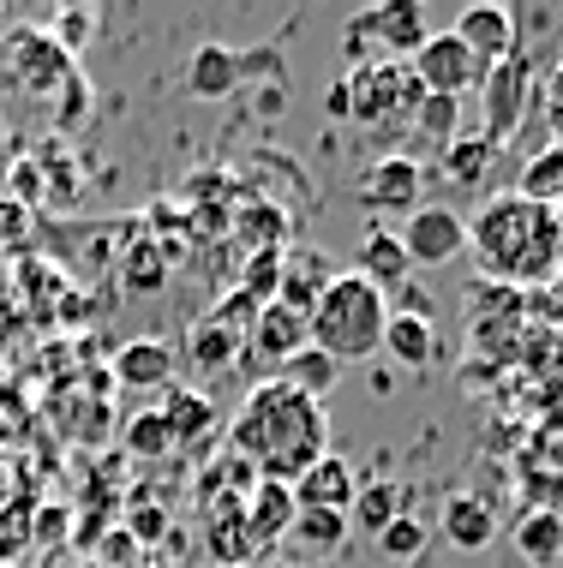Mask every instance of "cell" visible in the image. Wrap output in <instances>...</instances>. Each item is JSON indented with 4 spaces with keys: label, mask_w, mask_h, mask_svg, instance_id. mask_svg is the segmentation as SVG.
Returning <instances> with one entry per match:
<instances>
[{
    "label": "cell",
    "mask_w": 563,
    "mask_h": 568,
    "mask_svg": "<svg viewBox=\"0 0 563 568\" xmlns=\"http://www.w3.org/2000/svg\"><path fill=\"white\" fill-rule=\"evenodd\" d=\"M234 455H247L258 467V479H282L294 485L312 460L330 455V419H324V402L300 395L294 383L270 377V383H252L247 407L234 413Z\"/></svg>",
    "instance_id": "1"
},
{
    "label": "cell",
    "mask_w": 563,
    "mask_h": 568,
    "mask_svg": "<svg viewBox=\"0 0 563 568\" xmlns=\"http://www.w3.org/2000/svg\"><path fill=\"white\" fill-rule=\"evenodd\" d=\"M468 252L497 287H545L563 270V216L522 192H497L468 222Z\"/></svg>",
    "instance_id": "2"
},
{
    "label": "cell",
    "mask_w": 563,
    "mask_h": 568,
    "mask_svg": "<svg viewBox=\"0 0 563 568\" xmlns=\"http://www.w3.org/2000/svg\"><path fill=\"white\" fill-rule=\"evenodd\" d=\"M306 324H312V347H324L336 365L372 359V353L384 347V329H390V300L378 294L366 275L336 270V275H330V287L318 294Z\"/></svg>",
    "instance_id": "3"
},
{
    "label": "cell",
    "mask_w": 563,
    "mask_h": 568,
    "mask_svg": "<svg viewBox=\"0 0 563 568\" xmlns=\"http://www.w3.org/2000/svg\"><path fill=\"white\" fill-rule=\"evenodd\" d=\"M425 37H432V24H425L420 0H390V7H372L348 24L342 49L354 67H366V60H414L425 49Z\"/></svg>",
    "instance_id": "4"
},
{
    "label": "cell",
    "mask_w": 563,
    "mask_h": 568,
    "mask_svg": "<svg viewBox=\"0 0 563 568\" xmlns=\"http://www.w3.org/2000/svg\"><path fill=\"white\" fill-rule=\"evenodd\" d=\"M348 102H354V114L348 120H360V126H402V120H414L420 109V79L408 72V60H366V67H354L348 72Z\"/></svg>",
    "instance_id": "5"
},
{
    "label": "cell",
    "mask_w": 563,
    "mask_h": 568,
    "mask_svg": "<svg viewBox=\"0 0 563 568\" xmlns=\"http://www.w3.org/2000/svg\"><path fill=\"white\" fill-rule=\"evenodd\" d=\"M480 90H485V144L504 150L515 138V126H522V114L534 109L527 97H540L534 90V60H527L522 42H515V54H504L492 72H485Z\"/></svg>",
    "instance_id": "6"
},
{
    "label": "cell",
    "mask_w": 563,
    "mask_h": 568,
    "mask_svg": "<svg viewBox=\"0 0 563 568\" xmlns=\"http://www.w3.org/2000/svg\"><path fill=\"white\" fill-rule=\"evenodd\" d=\"M300 347H312V324H306V317H300L294 305H282V300L258 305V317L247 329V365H252V372H264V383H270Z\"/></svg>",
    "instance_id": "7"
},
{
    "label": "cell",
    "mask_w": 563,
    "mask_h": 568,
    "mask_svg": "<svg viewBox=\"0 0 563 568\" xmlns=\"http://www.w3.org/2000/svg\"><path fill=\"white\" fill-rule=\"evenodd\" d=\"M408 72L420 79L425 97H450V102H462L468 90H480V79H485V67L450 37V30H432V37H425V49L408 60Z\"/></svg>",
    "instance_id": "8"
},
{
    "label": "cell",
    "mask_w": 563,
    "mask_h": 568,
    "mask_svg": "<svg viewBox=\"0 0 563 568\" xmlns=\"http://www.w3.org/2000/svg\"><path fill=\"white\" fill-rule=\"evenodd\" d=\"M395 240H402V252L414 270H438V264H450V257L468 252V222L455 216L450 204H420Z\"/></svg>",
    "instance_id": "9"
},
{
    "label": "cell",
    "mask_w": 563,
    "mask_h": 568,
    "mask_svg": "<svg viewBox=\"0 0 563 568\" xmlns=\"http://www.w3.org/2000/svg\"><path fill=\"white\" fill-rule=\"evenodd\" d=\"M420 192H425V168L414 156H378L366 174H360V204L366 210H420Z\"/></svg>",
    "instance_id": "10"
},
{
    "label": "cell",
    "mask_w": 563,
    "mask_h": 568,
    "mask_svg": "<svg viewBox=\"0 0 563 568\" xmlns=\"http://www.w3.org/2000/svg\"><path fill=\"white\" fill-rule=\"evenodd\" d=\"M450 37L462 42V49L474 54L485 72H492L504 54H515V12H510V7H492V0H480V7H468L462 19L450 24Z\"/></svg>",
    "instance_id": "11"
},
{
    "label": "cell",
    "mask_w": 563,
    "mask_h": 568,
    "mask_svg": "<svg viewBox=\"0 0 563 568\" xmlns=\"http://www.w3.org/2000/svg\"><path fill=\"white\" fill-rule=\"evenodd\" d=\"M240 79H247V54H234L228 42H198L187 60V97H198V102L234 97Z\"/></svg>",
    "instance_id": "12"
},
{
    "label": "cell",
    "mask_w": 563,
    "mask_h": 568,
    "mask_svg": "<svg viewBox=\"0 0 563 568\" xmlns=\"http://www.w3.org/2000/svg\"><path fill=\"white\" fill-rule=\"evenodd\" d=\"M240 515H247V532H252V545H277L294 532V515H300V503H294V490H288L282 479H258L247 490V503H240Z\"/></svg>",
    "instance_id": "13"
},
{
    "label": "cell",
    "mask_w": 563,
    "mask_h": 568,
    "mask_svg": "<svg viewBox=\"0 0 563 568\" xmlns=\"http://www.w3.org/2000/svg\"><path fill=\"white\" fill-rule=\"evenodd\" d=\"M288 490H294L300 509H336V515H348V503H354L360 479H354V467H348L342 455H324V460H312V467L300 473Z\"/></svg>",
    "instance_id": "14"
},
{
    "label": "cell",
    "mask_w": 563,
    "mask_h": 568,
    "mask_svg": "<svg viewBox=\"0 0 563 568\" xmlns=\"http://www.w3.org/2000/svg\"><path fill=\"white\" fill-rule=\"evenodd\" d=\"M174 365H180V353L169 342L139 335V342H127L114 353V383H127V389H174Z\"/></svg>",
    "instance_id": "15"
},
{
    "label": "cell",
    "mask_w": 563,
    "mask_h": 568,
    "mask_svg": "<svg viewBox=\"0 0 563 568\" xmlns=\"http://www.w3.org/2000/svg\"><path fill=\"white\" fill-rule=\"evenodd\" d=\"M247 359V329H234V324H217V317H204L192 335H187V365L192 372H204V377H222V372H234V365Z\"/></svg>",
    "instance_id": "16"
},
{
    "label": "cell",
    "mask_w": 563,
    "mask_h": 568,
    "mask_svg": "<svg viewBox=\"0 0 563 568\" xmlns=\"http://www.w3.org/2000/svg\"><path fill=\"white\" fill-rule=\"evenodd\" d=\"M384 353L408 372H425L438 359V329H432V312H390V329H384Z\"/></svg>",
    "instance_id": "17"
},
{
    "label": "cell",
    "mask_w": 563,
    "mask_h": 568,
    "mask_svg": "<svg viewBox=\"0 0 563 568\" xmlns=\"http://www.w3.org/2000/svg\"><path fill=\"white\" fill-rule=\"evenodd\" d=\"M354 275H366V282L378 287V294L390 300V287H408V275H414V264H408L402 240L390 234V227H372L366 240H360V264Z\"/></svg>",
    "instance_id": "18"
},
{
    "label": "cell",
    "mask_w": 563,
    "mask_h": 568,
    "mask_svg": "<svg viewBox=\"0 0 563 568\" xmlns=\"http://www.w3.org/2000/svg\"><path fill=\"white\" fill-rule=\"evenodd\" d=\"M169 275H174V252L162 240L139 234L127 252H120V287H127V294H162Z\"/></svg>",
    "instance_id": "19"
},
{
    "label": "cell",
    "mask_w": 563,
    "mask_h": 568,
    "mask_svg": "<svg viewBox=\"0 0 563 568\" xmlns=\"http://www.w3.org/2000/svg\"><path fill=\"white\" fill-rule=\"evenodd\" d=\"M157 413L169 419L174 449H180V443L192 449L204 432H217V402H210L204 389H180V383H174V389H162V407H157Z\"/></svg>",
    "instance_id": "20"
},
{
    "label": "cell",
    "mask_w": 563,
    "mask_h": 568,
    "mask_svg": "<svg viewBox=\"0 0 563 568\" xmlns=\"http://www.w3.org/2000/svg\"><path fill=\"white\" fill-rule=\"evenodd\" d=\"M330 270L318 252H294V257H282V287H277V300L282 305H294L300 317H312V305H318V294L330 287Z\"/></svg>",
    "instance_id": "21"
},
{
    "label": "cell",
    "mask_w": 563,
    "mask_h": 568,
    "mask_svg": "<svg viewBox=\"0 0 563 568\" xmlns=\"http://www.w3.org/2000/svg\"><path fill=\"white\" fill-rule=\"evenodd\" d=\"M492 532H497V515H492V503L485 497H450L444 503V539L455 545V550H485L492 545Z\"/></svg>",
    "instance_id": "22"
},
{
    "label": "cell",
    "mask_w": 563,
    "mask_h": 568,
    "mask_svg": "<svg viewBox=\"0 0 563 568\" xmlns=\"http://www.w3.org/2000/svg\"><path fill=\"white\" fill-rule=\"evenodd\" d=\"M12 60H19V79L30 90H54L60 79H67V49L49 37H37V30H19V49H12Z\"/></svg>",
    "instance_id": "23"
},
{
    "label": "cell",
    "mask_w": 563,
    "mask_h": 568,
    "mask_svg": "<svg viewBox=\"0 0 563 568\" xmlns=\"http://www.w3.org/2000/svg\"><path fill=\"white\" fill-rule=\"evenodd\" d=\"M515 192L534 197V204H545V210H563V144L534 150L527 168H522V180H515Z\"/></svg>",
    "instance_id": "24"
},
{
    "label": "cell",
    "mask_w": 563,
    "mask_h": 568,
    "mask_svg": "<svg viewBox=\"0 0 563 568\" xmlns=\"http://www.w3.org/2000/svg\"><path fill=\"white\" fill-rule=\"evenodd\" d=\"M277 377H282V383H294L300 395H312V402H324V395H330V389H336V383H342V365L330 359L324 347H300L294 359H288L282 372H277Z\"/></svg>",
    "instance_id": "25"
},
{
    "label": "cell",
    "mask_w": 563,
    "mask_h": 568,
    "mask_svg": "<svg viewBox=\"0 0 563 568\" xmlns=\"http://www.w3.org/2000/svg\"><path fill=\"white\" fill-rule=\"evenodd\" d=\"M515 550H522V562L552 568V562L563 557V527H557V515H552V509H534V515L515 520Z\"/></svg>",
    "instance_id": "26"
},
{
    "label": "cell",
    "mask_w": 563,
    "mask_h": 568,
    "mask_svg": "<svg viewBox=\"0 0 563 568\" xmlns=\"http://www.w3.org/2000/svg\"><path fill=\"white\" fill-rule=\"evenodd\" d=\"M402 515V490H395V479H378V485H360L354 490V503H348V520H354L360 532H384L390 520Z\"/></svg>",
    "instance_id": "27"
},
{
    "label": "cell",
    "mask_w": 563,
    "mask_h": 568,
    "mask_svg": "<svg viewBox=\"0 0 563 568\" xmlns=\"http://www.w3.org/2000/svg\"><path fill=\"white\" fill-rule=\"evenodd\" d=\"M438 162H444V174L455 186H485V174H492V162H497V144H485V138H455Z\"/></svg>",
    "instance_id": "28"
},
{
    "label": "cell",
    "mask_w": 563,
    "mask_h": 568,
    "mask_svg": "<svg viewBox=\"0 0 563 568\" xmlns=\"http://www.w3.org/2000/svg\"><path fill=\"white\" fill-rule=\"evenodd\" d=\"M455 126H462V102H450V97H420L414 132L425 138V144H438V156L455 144Z\"/></svg>",
    "instance_id": "29"
},
{
    "label": "cell",
    "mask_w": 563,
    "mask_h": 568,
    "mask_svg": "<svg viewBox=\"0 0 563 568\" xmlns=\"http://www.w3.org/2000/svg\"><path fill=\"white\" fill-rule=\"evenodd\" d=\"M210 550H217V562H247L258 550L252 532H247V515H240V503L217 509V520H210Z\"/></svg>",
    "instance_id": "30"
},
{
    "label": "cell",
    "mask_w": 563,
    "mask_h": 568,
    "mask_svg": "<svg viewBox=\"0 0 563 568\" xmlns=\"http://www.w3.org/2000/svg\"><path fill=\"white\" fill-rule=\"evenodd\" d=\"M234 234L247 240V252H282V234H288V216L277 204H252L247 216L234 222Z\"/></svg>",
    "instance_id": "31"
},
{
    "label": "cell",
    "mask_w": 563,
    "mask_h": 568,
    "mask_svg": "<svg viewBox=\"0 0 563 568\" xmlns=\"http://www.w3.org/2000/svg\"><path fill=\"white\" fill-rule=\"evenodd\" d=\"M288 539H300L306 550H336L348 539V515H336V509H300Z\"/></svg>",
    "instance_id": "32"
},
{
    "label": "cell",
    "mask_w": 563,
    "mask_h": 568,
    "mask_svg": "<svg viewBox=\"0 0 563 568\" xmlns=\"http://www.w3.org/2000/svg\"><path fill=\"white\" fill-rule=\"evenodd\" d=\"M282 257H288V252H252V257H247V275H240V294L258 300V305L277 300V287H282Z\"/></svg>",
    "instance_id": "33"
},
{
    "label": "cell",
    "mask_w": 563,
    "mask_h": 568,
    "mask_svg": "<svg viewBox=\"0 0 563 568\" xmlns=\"http://www.w3.org/2000/svg\"><path fill=\"white\" fill-rule=\"evenodd\" d=\"M127 449H132V455H144V460L169 455V449H174V437H169V419H162L157 407H144L139 419L127 425Z\"/></svg>",
    "instance_id": "34"
},
{
    "label": "cell",
    "mask_w": 563,
    "mask_h": 568,
    "mask_svg": "<svg viewBox=\"0 0 563 568\" xmlns=\"http://www.w3.org/2000/svg\"><path fill=\"white\" fill-rule=\"evenodd\" d=\"M378 550H384V557H395V562H408V557H420L425 550V527L414 515H395L384 532H378Z\"/></svg>",
    "instance_id": "35"
},
{
    "label": "cell",
    "mask_w": 563,
    "mask_h": 568,
    "mask_svg": "<svg viewBox=\"0 0 563 568\" xmlns=\"http://www.w3.org/2000/svg\"><path fill=\"white\" fill-rule=\"evenodd\" d=\"M545 132H552V144H563V60L545 72Z\"/></svg>",
    "instance_id": "36"
},
{
    "label": "cell",
    "mask_w": 563,
    "mask_h": 568,
    "mask_svg": "<svg viewBox=\"0 0 563 568\" xmlns=\"http://www.w3.org/2000/svg\"><path fill=\"white\" fill-rule=\"evenodd\" d=\"M24 234H30L24 204H0V240H7V245H24Z\"/></svg>",
    "instance_id": "37"
},
{
    "label": "cell",
    "mask_w": 563,
    "mask_h": 568,
    "mask_svg": "<svg viewBox=\"0 0 563 568\" xmlns=\"http://www.w3.org/2000/svg\"><path fill=\"white\" fill-rule=\"evenodd\" d=\"M132 539H144V545H157L162 539V509H132Z\"/></svg>",
    "instance_id": "38"
},
{
    "label": "cell",
    "mask_w": 563,
    "mask_h": 568,
    "mask_svg": "<svg viewBox=\"0 0 563 568\" xmlns=\"http://www.w3.org/2000/svg\"><path fill=\"white\" fill-rule=\"evenodd\" d=\"M324 109L330 114H336V120H348V114H354V102H348V84L336 79V84H330V97H324Z\"/></svg>",
    "instance_id": "39"
},
{
    "label": "cell",
    "mask_w": 563,
    "mask_h": 568,
    "mask_svg": "<svg viewBox=\"0 0 563 568\" xmlns=\"http://www.w3.org/2000/svg\"><path fill=\"white\" fill-rule=\"evenodd\" d=\"M552 515H557V527H563V497H557V509H552Z\"/></svg>",
    "instance_id": "40"
},
{
    "label": "cell",
    "mask_w": 563,
    "mask_h": 568,
    "mask_svg": "<svg viewBox=\"0 0 563 568\" xmlns=\"http://www.w3.org/2000/svg\"><path fill=\"white\" fill-rule=\"evenodd\" d=\"M60 568H79V562H60Z\"/></svg>",
    "instance_id": "41"
}]
</instances>
